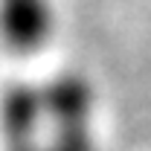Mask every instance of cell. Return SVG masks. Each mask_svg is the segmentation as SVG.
Here are the masks:
<instances>
[{
	"label": "cell",
	"mask_w": 151,
	"mask_h": 151,
	"mask_svg": "<svg viewBox=\"0 0 151 151\" xmlns=\"http://www.w3.org/2000/svg\"><path fill=\"white\" fill-rule=\"evenodd\" d=\"M55 29L52 0H0V41L20 55L44 50Z\"/></svg>",
	"instance_id": "6da1fadb"
},
{
	"label": "cell",
	"mask_w": 151,
	"mask_h": 151,
	"mask_svg": "<svg viewBox=\"0 0 151 151\" xmlns=\"http://www.w3.org/2000/svg\"><path fill=\"white\" fill-rule=\"evenodd\" d=\"M44 119V96L29 84H15L3 96L0 128H3V151H47L38 142V128Z\"/></svg>",
	"instance_id": "7a4b0ae2"
}]
</instances>
